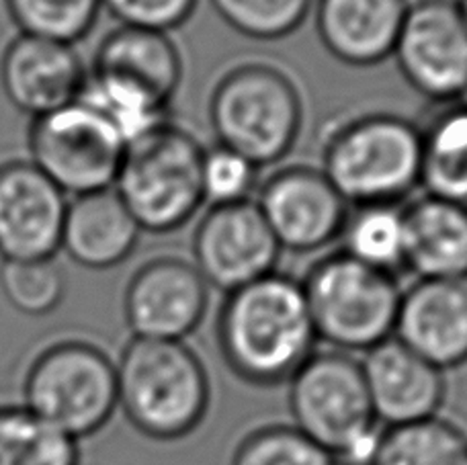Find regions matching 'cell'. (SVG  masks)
<instances>
[{
  "instance_id": "cell-5",
  "label": "cell",
  "mask_w": 467,
  "mask_h": 465,
  "mask_svg": "<svg viewBox=\"0 0 467 465\" xmlns=\"http://www.w3.org/2000/svg\"><path fill=\"white\" fill-rule=\"evenodd\" d=\"M291 425L340 465H371L383 427L367 394L361 356L318 348L289 379Z\"/></svg>"
},
{
  "instance_id": "cell-4",
  "label": "cell",
  "mask_w": 467,
  "mask_h": 465,
  "mask_svg": "<svg viewBox=\"0 0 467 465\" xmlns=\"http://www.w3.org/2000/svg\"><path fill=\"white\" fill-rule=\"evenodd\" d=\"M117 365V406L130 425L154 441H179L202 427L212 379L187 340L130 338Z\"/></svg>"
},
{
  "instance_id": "cell-21",
  "label": "cell",
  "mask_w": 467,
  "mask_h": 465,
  "mask_svg": "<svg viewBox=\"0 0 467 465\" xmlns=\"http://www.w3.org/2000/svg\"><path fill=\"white\" fill-rule=\"evenodd\" d=\"M404 232L416 279L467 277V205L422 193L404 203Z\"/></svg>"
},
{
  "instance_id": "cell-19",
  "label": "cell",
  "mask_w": 467,
  "mask_h": 465,
  "mask_svg": "<svg viewBox=\"0 0 467 465\" xmlns=\"http://www.w3.org/2000/svg\"><path fill=\"white\" fill-rule=\"evenodd\" d=\"M88 70L171 109L185 78V60L171 33L117 25L101 39Z\"/></svg>"
},
{
  "instance_id": "cell-13",
  "label": "cell",
  "mask_w": 467,
  "mask_h": 465,
  "mask_svg": "<svg viewBox=\"0 0 467 465\" xmlns=\"http://www.w3.org/2000/svg\"><path fill=\"white\" fill-rule=\"evenodd\" d=\"M212 287L191 259L158 254L140 264L123 292L133 338L187 340L210 312Z\"/></svg>"
},
{
  "instance_id": "cell-20",
  "label": "cell",
  "mask_w": 467,
  "mask_h": 465,
  "mask_svg": "<svg viewBox=\"0 0 467 465\" xmlns=\"http://www.w3.org/2000/svg\"><path fill=\"white\" fill-rule=\"evenodd\" d=\"M141 234L115 189H107L70 199L60 251L80 267L109 271L130 259Z\"/></svg>"
},
{
  "instance_id": "cell-24",
  "label": "cell",
  "mask_w": 467,
  "mask_h": 465,
  "mask_svg": "<svg viewBox=\"0 0 467 465\" xmlns=\"http://www.w3.org/2000/svg\"><path fill=\"white\" fill-rule=\"evenodd\" d=\"M467 433L445 417L383 427L371 465H462Z\"/></svg>"
},
{
  "instance_id": "cell-8",
  "label": "cell",
  "mask_w": 467,
  "mask_h": 465,
  "mask_svg": "<svg viewBox=\"0 0 467 465\" xmlns=\"http://www.w3.org/2000/svg\"><path fill=\"white\" fill-rule=\"evenodd\" d=\"M23 406L77 443L97 435L119 410L115 359L93 340H54L25 371Z\"/></svg>"
},
{
  "instance_id": "cell-15",
  "label": "cell",
  "mask_w": 467,
  "mask_h": 465,
  "mask_svg": "<svg viewBox=\"0 0 467 465\" xmlns=\"http://www.w3.org/2000/svg\"><path fill=\"white\" fill-rule=\"evenodd\" d=\"M87 74L77 47L62 41L19 33L0 54V88L31 119L77 101Z\"/></svg>"
},
{
  "instance_id": "cell-14",
  "label": "cell",
  "mask_w": 467,
  "mask_h": 465,
  "mask_svg": "<svg viewBox=\"0 0 467 465\" xmlns=\"http://www.w3.org/2000/svg\"><path fill=\"white\" fill-rule=\"evenodd\" d=\"M68 202L31 160L0 164V259H56Z\"/></svg>"
},
{
  "instance_id": "cell-23",
  "label": "cell",
  "mask_w": 467,
  "mask_h": 465,
  "mask_svg": "<svg viewBox=\"0 0 467 465\" xmlns=\"http://www.w3.org/2000/svg\"><path fill=\"white\" fill-rule=\"evenodd\" d=\"M338 243L358 263L398 277L406 271L404 203L350 207Z\"/></svg>"
},
{
  "instance_id": "cell-11",
  "label": "cell",
  "mask_w": 467,
  "mask_h": 465,
  "mask_svg": "<svg viewBox=\"0 0 467 465\" xmlns=\"http://www.w3.org/2000/svg\"><path fill=\"white\" fill-rule=\"evenodd\" d=\"M254 203L283 253L314 254L338 243L350 205L318 164H281L261 179Z\"/></svg>"
},
{
  "instance_id": "cell-26",
  "label": "cell",
  "mask_w": 467,
  "mask_h": 465,
  "mask_svg": "<svg viewBox=\"0 0 467 465\" xmlns=\"http://www.w3.org/2000/svg\"><path fill=\"white\" fill-rule=\"evenodd\" d=\"M5 8L23 36L77 46L90 36L101 0H5Z\"/></svg>"
},
{
  "instance_id": "cell-2",
  "label": "cell",
  "mask_w": 467,
  "mask_h": 465,
  "mask_svg": "<svg viewBox=\"0 0 467 465\" xmlns=\"http://www.w3.org/2000/svg\"><path fill=\"white\" fill-rule=\"evenodd\" d=\"M215 144L258 169L279 166L306 126V97L294 72L271 57H240L223 66L207 95Z\"/></svg>"
},
{
  "instance_id": "cell-9",
  "label": "cell",
  "mask_w": 467,
  "mask_h": 465,
  "mask_svg": "<svg viewBox=\"0 0 467 465\" xmlns=\"http://www.w3.org/2000/svg\"><path fill=\"white\" fill-rule=\"evenodd\" d=\"M27 148L29 160L66 197H80L113 189L128 144L101 113L77 98L31 119Z\"/></svg>"
},
{
  "instance_id": "cell-7",
  "label": "cell",
  "mask_w": 467,
  "mask_h": 465,
  "mask_svg": "<svg viewBox=\"0 0 467 465\" xmlns=\"http://www.w3.org/2000/svg\"><path fill=\"white\" fill-rule=\"evenodd\" d=\"M299 281L316 336L328 348L361 356L394 336L404 292L396 275L338 248L318 256Z\"/></svg>"
},
{
  "instance_id": "cell-22",
  "label": "cell",
  "mask_w": 467,
  "mask_h": 465,
  "mask_svg": "<svg viewBox=\"0 0 467 465\" xmlns=\"http://www.w3.org/2000/svg\"><path fill=\"white\" fill-rule=\"evenodd\" d=\"M419 128L424 193L467 205V98L435 105Z\"/></svg>"
},
{
  "instance_id": "cell-1",
  "label": "cell",
  "mask_w": 467,
  "mask_h": 465,
  "mask_svg": "<svg viewBox=\"0 0 467 465\" xmlns=\"http://www.w3.org/2000/svg\"><path fill=\"white\" fill-rule=\"evenodd\" d=\"M215 343L226 367L244 384H289L320 343L302 281L275 271L223 295Z\"/></svg>"
},
{
  "instance_id": "cell-33",
  "label": "cell",
  "mask_w": 467,
  "mask_h": 465,
  "mask_svg": "<svg viewBox=\"0 0 467 465\" xmlns=\"http://www.w3.org/2000/svg\"><path fill=\"white\" fill-rule=\"evenodd\" d=\"M462 465H467V453H465V458H463V461H462Z\"/></svg>"
},
{
  "instance_id": "cell-25",
  "label": "cell",
  "mask_w": 467,
  "mask_h": 465,
  "mask_svg": "<svg viewBox=\"0 0 467 465\" xmlns=\"http://www.w3.org/2000/svg\"><path fill=\"white\" fill-rule=\"evenodd\" d=\"M78 443L25 406H0V465H78Z\"/></svg>"
},
{
  "instance_id": "cell-27",
  "label": "cell",
  "mask_w": 467,
  "mask_h": 465,
  "mask_svg": "<svg viewBox=\"0 0 467 465\" xmlns=\"http://www.w3.org/2000/svg\"><path fill=\"white\" fill-rule=\"evenodd\" d=\"M213 13L238 36L281 41L310 19L314 0H210Z\"/></svg>"
},
{
  "instance_id": "cell-29",
  "label": "cell",
  "mask_w": 467,
  "mask_h": 465,
  "mask_svg": "<svg viewBox=\"0 0 467 465\" xmlns=\"http://www.w3.org/2000/svg\"><path fill=\"white\" fill-rule=\"evenodd\" d=\"M0 292L16 312L46 315L62 304L66 277L56 259L3 261Z\"/></svg>"
},
{
  "instance_id": "cell-17",
  "label": "cell",
  "mask_w": 467,
  "mask_h": 465,
  "mask_svg": "<svg viewBox=\"0 0 467 465\" xmlns=\"http://www.w3.org/2000/svg\"><path fill=\"white\" fill-rule=\"evenodd\" d=\"M394 338L445 373L467 365V277L416 279L402 292Z\"/></svg>"
},
{
  "instance_id": "cell-16",
  "label": "cell",
  "mask_w": 467,
  "mask_h": 465,
  "mask_svg": "<svg viewBox=\"0 0 467 465\" xmlns=\"http://www.w3.org/2000/svg\"><path fill=\"white\" fill-rule=\"evenodd\" d=\"M367 394L381 427H400L439 417L447 398V377L398 338L361 355Z\"/></svg>"
},
{
  "instance_id": "cell-32",
  "label": "cell",
  "mask_w": 467,
  "mask_h": 465,
  "mask_svg": "<svg viewBox=\"0 0 467 465\" xmlns=\"http://www.w3.org/2000/svg\"><path fill=\"white\" fill-rule=\"evenodd\" d=\"M457 6H460V11L463 15V19L467 23V0H457Z\"/></svg>"
},
{
  "instance_id": "cell-31",
  "label": "cell",
  "mask_w": 467,
  "mask_h": 465,
  "mask_svg": "<svg viewBox=\"0 0 467 465\" xmlns=\"http://www.w3.org/2000/svg\"><path fill=\"white\" fill-rule=\"evenodd\" d=\"M117 25L171 33L195 15L199 0H101Z\"/></svg>"
},
{
  "instance_id": "cell-30",
  "label": "cell",
  "mask_w": 467,
  "mask_h": 465,
  "mask_svg": "<svg viewBox=\"0 0 467 465\" xmlns=\"http://www.w3.org/2000/svg\"><path fill=\"white\" fill-rule=\"evenodd\" d=\"M261 170L238 152L223 146L205 148L202 185L205 205H228L254 199L261 185Z\"/></svg>"
},
{
  "instance_id": "cell-18",
  "label": "cell",
  "mask_w": 467,
  "mask_h": 465,
  "mask_svg": "<svg viewBox=\"0 0 467 465\" xmlns=\"http://www.w3.org/2000/svg\"><path fill=\"white\" fill-rule=\"evenodd\" d=\"M410 0H314L322 47L350 68H371L391 57Z\"/></svg>"
},
{
  "instance_id": "cell-12",
  "label": "cell",
  "mask_w": 467,
  "mask_h": 465,
  "mask_svg": "<svg viewBox=\"0 0 467 465\" xmlns=\"http://www.w3.org/2000/svg\"><path fill=\"white\" fill-rule=\"evenodd\" d=\"M281 256L277 238L254 199L210 205L191 240V261L207 285L223 295L279 271Z\"/></svg>"
},
{
  "instance_id": "cell-6",
  "label": "cell",
  "mask_w": 467,
  "mask_h": 465,
  "mask_svg": "<svg viewBox=\"0 0 467 465\" xmlns=\"http://www.w3.org/2000/svg\"><path fill=\"white\" fill-rule=\"evenodd\" d=\"M203 154L202 140L172 118L128 144L113 189L141 232L172 234L197 218Z\"/></svg>"
},
{
  "instance_id": "cell-28",
  "label": "cell",
  "mask_w": 467,
  "mask_h": 465,
  "mask_svg": "<svg viewBox=\"0 0 467 465\" xmlns=\"http://www.w3.org/2000/svg\"><path fill=\"white\" fill-rule=\"evenodd\" d=\"M230 465H340L294 425H263L242 439Z\"/></svg>"
},
{
  "instance_id": "cell-3",
  "label": "cell",
  "mask_w": 467,
  "mask_h": 465,
  "mask_svg": "<svg viewBox=\"0 0 467 465\" xmlns=\"http://www.w3.org/2000/svg\"><path fill=\"white\" fill-rule=\"evenodd\" d=\"M320 169L350 207L408 202L420 187V128L388 109L343 113L328 121Z\"/></svg>"
},
{
  "instance_id": "cell-10",
  "label": "cell",
  "mask_w": 467,
  "mask_h": 465,
  "mask_svg": "<svg viewBox=\"0 0 467 465\" xmlns=\"http://www.w3.org/2000/svg\"><path fill=\"white\" fill-rule=\"evenodd\" d=\"M391 60L432 105L467 98V23L457 0H410Z\"/></svg>"
}]
</instances>
